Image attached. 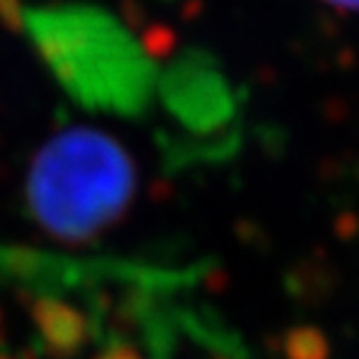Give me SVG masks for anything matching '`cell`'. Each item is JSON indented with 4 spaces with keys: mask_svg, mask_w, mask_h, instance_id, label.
Wrapping results in <instances>:
<instances>
[{
    "mask_svg": "<svg viewBox=\"0 0 359 359\" xmlns=\"http://www.w3.org/2000/svg\"><path fill=\"white\" fill-rule=\"evenodd\" d=\"M133 157L107 133L70 128L53 135L25 177V202L53 240L85 242L110 230L135 197Z\"/></svg>",
    "mask_w": 359,
    "mask_h": 359,
    "instance_id": "obj_1",
    "label": "cell"
},
{
    "mask_svg": "<svg viewBox=\"0 0 359 359\" xmlns=\"http://www.w3.org/2000/svg\"><path fill=\"white\" fill-rule=\"evenodd\" d=\"M30 38L57 73L83 90L125 93L145 83L140 48L110 13L90 3H55L22 11Z\"/></svg>",
    "mask_w": 359,
    "mask_h": 359,
    "instance_id": "obj_2",
    "label": "cell"
},
{
    "mask_svg": "<svg viewBox=\"0 0 359 359\" xmlns=\"http://www.w3.org/2000/svg\"><path fill=\"white\" fill-rule=\"evenodd\" d=\"M95 359H145V357L135 347H130V344H112L105 352L97 354Z\"/></svg>",
    "mask_w": 359,
    "mask_h": 359,
    "instance_id": "obj_3",
    "label": "cell"
},
{
    "mask_svg": "<svg viewBox=\"0 0 359 359\" xmlns=\"http://www.w3.org/2000/svg\"><path fill=\"white\" fill-rule=\"evenodd\" d=\"M327 6H334L339 11H349V13H359V0H322Z\"/></svg>",
    "mask_w": 359,
    "mask_h": 359,
    "instance_id": "obj_4",
    "label": "cell"
},
{
    "mask_svg": "<svg viewBox=\"0 0 359 359\" xmlns=\"http://www.w3.org/2000/svg\"><path fill=\"white\" fill-rule=\"evenodd\" d=\"M0 359H15V357H11V354H6L3 349H0Z\"/></svg>",
    "mask_w": 359,
    "mask_h": 359,
    "instance_id": "obj_5",
    "label": "cell"
}]
</instances>
